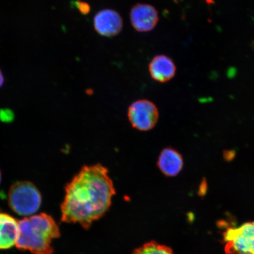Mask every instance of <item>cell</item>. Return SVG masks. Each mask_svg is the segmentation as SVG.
I'll return each instance as SVG.
<instances>
[{"label":"cell","mask_w":254,"mask_h":254,"mask_svg":"<svg viewBox=\"0 0 254 254\" xmlns=\"http://www.w3.org/2000/svg\"><path fill=\"white\" fill-rule=\"evenodd\" d=\"M76 5L82 14H87L90 10V6L87 3L77 0Z\"/></svg>","instance_id":"obj_12"},{"label":"cell","mask_w":254,"mask_h":254,"mask_svg":"<svg viewBox=\"0 0 254 254\" xmlns=\"http://www.w3.org/2000/svg\"><path fill=\"white\" fill-rule=\"evenodd\" d=\"M1 171H0V184H1Z\"/></svg>","instance_id":"obj_15"},{"label":"cell","mask_w":254,"mask_h":254,"mask_svg":"<svg viewBox=\"0 0 254 254\" xmlns=\"http://www.w3.org/2000/svg\"><path fill=\"white\" fill-rule=\"evenodd\" d=\"M95 30L101 36L113 37L119 34L123 28V20L120 15L113 9H103L94 18Z\"/></svg>","instance_id":"obj_7"},{"label":"cell","mask_w":254,"mask_h":254,"mask_svg":"<svg viewBox=\"0 0 254 254\" xmlns=\"http://www.w3.org/2000/svg\"><path fill=\"white\" fill-rule=\"evenodd\" d=\"M132 254H174L173 250L166 246L162 245L155 241L144 244L136 249Z\"/></svg>","instance_id":"obj_11"},{"label":"cell","mask_w":254,"mask_h":254,"mask_svg":"<svg viewBox=\"0 0 254 254\" xmlns=\"http://www.w3.org/2000/svg\"><path fill=\"white\" fill-rule=\"evenodd\" d=\"M157 166L165 176H176L182 171L184 166L182 155L173 148H165L158 158Z\"/></svg>","instance_id":"obj_8"},{"label":"cell","mask_w":254,"mask_h":254,"mask_svg":"<svg viewBox=\"0 0 254 254\" xmlns=\"http://www.w3.org/2000/svg\"><path fill=\"white\" fill-rule=\"evenodd\" d=\"M18 234V222L11 215L0 211V250L15 246Z\"/></svg>","instance_id":"obj_9"},{"label":"cell","mask_w":254,"mask_h":254,"mask_svg":"<svg viewBox=\"0 0 254 254\" xmlns=\"http://www.w3.org/2000/svg\"><path fill=\"white\" fill-rule=\"evenodd\" d=\"M60 236V228L52 216L41 213L18 222L15 246L31 254H52L53 241Z\"/></svg>","instance_id":"obj_2"},{"label":"cell","mask_w":254,"mask_h":254,"mask_svg":"<svg viewBox=\"0 0 254 254\" xmlns=\"http://www.w3.org/2000/svg\"><path fill=\"white\" fill-rule=\"evenodd\" d=\"M128 117L133 128L147 131L157 125L159 112L157 106L152 101L139 100L129 107Z\"/></svg>","instance_id":"obj_5"},{"label":"cell","mask_w":254,"mask_h":254,"mask_svg":"<svg viewBox=\"0 0 254 254\" xmlns=\"http://www.w3.org/2000/svg\"><path fill=\"white\" fill-rule=\"evenodd\" d=\"M130 19L133 27L139 32H147L154 29L159 20L158 13L153 6L138 4L130 12Z\"/></svg>","instance_id":"obj_6"},{"label":"cell","mask_w":254,"mask_h":254,"mask_svg":"<svg viewBox=\"0 0 254 254\" xmlns=\"http://www.w3.org/2000/svg\"><path fill=\"white\" fill-rule=\"evenodd\" d=\"M224 240L226 254H254V221L228 228Z\"/></svg>","instance_id":"obj_4"},{"label":"cell","mask_w":254,"mask_h":254,"mask_svg":"<svg viewBox=\"0 0 254 254\" xmlns=\"http://www.w3.org/2000/svg\"><path fill=\"white\" fill-rule=\"evenodd\" d=\"M151 77L159 82L171 80L176 74V66L173 60L164 55L155 57L149 65Z\"/></svg>","instance_id":"obj_10"},{"label":"cell","mask_w":254,"mask_h":254,"mask_svg":"<svg viewBox=\"0 0 254 254\" xmlns=\"http://www.w3.org/2000/svg\"><path fill=\"white\" fill-rule=\"evenodd\" d=\"M4 77L1 70H0V87H1L3 83H4Z\"/></svg>","instance_id":"obj_14"},{"label":"cell","mask_w":254,"mask_h":254,"mask_svg":"<svg viewBox=\"0 0 254 254\" xmlns=\"http://www.w3.org/2000/svg\"><path fill=\"white\" fill-rule=\"evenodd\" d=\"M8 201L9 207L16 214L26 217L39 210L42 202V196L34 184L20 182L11 187Z\"/></svg>","instance_id":"obj_3"},{"label":"cell","mask_w":254,"mask_h":254,"mask_svg":"<svg viewBox=\"0 0 254 254\" xmlns=\"http://www.w3.org/2000/svg\"><path fill=\"white\" fill-rule=\"evenodd\" d=\"M62 221L88 230L109 210L116 190L109 170L100 164L85 166L65 188Z\"/></svg>","instance_id":"obj_1"},{"label":"cell","mask_w":254,"mask_h":254,"mask_svg":"<svg viewBox=\"0 0 254 254\" xmlns=\"http://www.w3.org/2000/svg\"><path fill=\"white\" fill-rule=\"evenodd\" d=\"M236 152L234 150H225L223 152V157L225 161L230 162L236 157Z\"/></svg>","instance_id":"obj_13"}]
</instances>
